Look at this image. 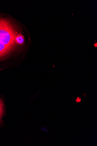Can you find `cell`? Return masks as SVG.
<instances>
[{"label": "cell", "mask_w": 97, "mask_h": 146, "mask_svg": "<svg viewBox=\"0 0 97 146\" xmlns=\"http://www.w3.org/2000/svg\"><path fill=\"white\" fill-rule=\"evenodd\" d=\"M3 104L1 100H0V121H1V118L3 114Z\"/></svg>", "instance_id": "cell-2"}, {"label": "cell", "mask_w": 97, "mask_h": 146, "mask_svg": "<svg viewBox=\"0 0 97 146\" xmlns=\"http://www.w3.org/2000/svg\"><path fill=\"white\" fill-rule=\"evenodd\" d=\"M15 39V31L9 22L5 19H0V57L12 49Z\"/></svg>", "instance_id": "cell-1"}]
</instances>
